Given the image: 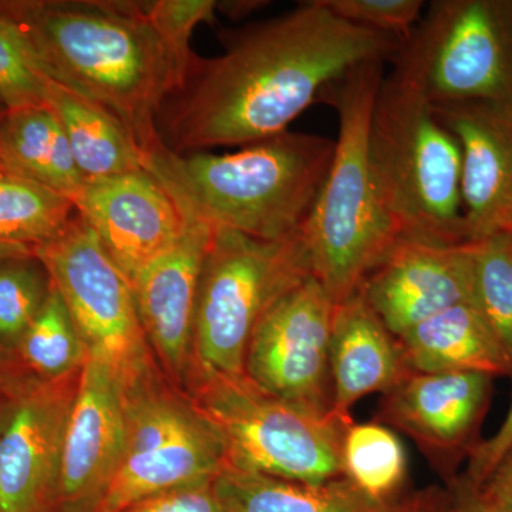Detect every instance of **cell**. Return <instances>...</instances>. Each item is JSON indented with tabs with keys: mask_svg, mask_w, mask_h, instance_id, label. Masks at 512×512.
Masks as SVG:
<instances>
[{
	"mask_svg": "<svg viewBox=\"0 0 512 512\" xmlns=\"http://www.w3.org/2000/svg\"><path fill=\"white\" fill-rule=\"evenodd\" d=\"M224 52L195 56L157 128L171 153L245 147L288 131L326 90L363 63H392L396 37L346 22L320 0L218 33Z\"/></svg>",
	"mask_w": 512,
	"mask_h": 512,
	"instance_id": "1",
	"label": "cell"
},
{
	"mask_svg": "<svg viewBox=\"0 0 512 512\" xmlns=\"http://www.w3.org/2000/svg\"><path fill=\"white\" fill-rule=\"evenodd\" d=\"M47 77L99 103L127 128L150 165L167 147L157 119L181 87L144 2L0 0Z\"/></svg>",
	"mask_w": 512,
	"mask_h": 512,
	"instance_id": "2",
	"label": "cell"
},
{
	"mask_svg": "<svg viewBox=\"0 0 512 512\" xmlns=\"http://www.w3.org/2000/svg\"><path fill=\"white\" fill-rule=\"evenodd\" d=\"M335 140L284 131L235 153L165 150L148 170L212 227L264 241L302 235L328 177Z\"/></svg>",
	"mask_w": 512,
	"mask_h": 512,
	"instance_id": "3",
	"label": "cell"
},
{
	"mask_svg": "<svg viewBox=\"0 0 512 512\" xmlns=\"http://www.w3.org/2000/svg\"><path fill=\"white\" fill-rule=\"evenodd\" d=\"M384 62L360 64L326 90L339 131L328 177L302 229L312 274L335 305L352 298L400 237L384 211L369 156Z\"/></svg>",
	"mask_w": 512,
	"mask_h": 512,
	"instance_id": "4",
	"label": "cell"
},
{
	"mask_svg": "<svg viewBox=\"0 0 512 512\" xmlns=\"http://www.w3.org/2000/svg\"><path fill=\"white\" fill-rule=\"evenodd\" d=\"M377 192L400 238L471 244L461 200V148L431 106L392 73L384 76L370 123Z\"/></svg>",
	"mask_w": 512,
	"mask_h": 512,
	"instance_id": "5",
	"label": "cell"
},
{
	"mask_svg": "<svg viewBox=\"0 0 512 512\" xmlns=\"http://www.w3.org/2000/svg\"><path fill=\"white\" fill-rule=\"evenodd\" d=\"M185 386L220 437L228 468L309 484L343 476L342 441L350 424L333 414L286 402L245 375L192 372Z\"/></svg>",
	"mask_w": 512,
	"mask_h": 512,
	"instance_id": "6",
	"label": "cell"
},
{
	"mask_svg": "<svg viewBox=\"0 0 512 512\" xmlns=\"http://www.w3.org/2000/svg\"><path fill=\"white\" fill-rule=\"evenodd\" d=\"M392 66L431 107L512 113V0H434Z\"/></svg>",
	"mask_w": 512,
	"mask_h": 512,
	"instance_id": "7",
	"label": "cell"
},
{
	"mask_svg": "<svg viewBox=\"0 0 512 512\" xmlns=\"http://www.w3.org/2000/svg\"><path fill=\"white\" fill-rule=\"evenodd\" d=\"M312 275L302 235L264 241L214 227L195 305L191 373L244 375L245 353L258 323Z\"/></svg>",
	"mask_w": 512,
	"mask_h": 512,
	"instance_id": "8",
	"label": "cell"
},
{
	"mask_svg": "<svg viewBox=\"0 0 512 512\" xmlns=\"http://www.w3.org/2000/svg\"><path fill=\"white\" fill-rule=\"evenodd\" d=\"M82 340L109 367L124 394L153 382L150 345L133 288L79 212L66 232L33 249Z\"/></svg>",
	"mask_w": 512,
	"mask_h": 512,
	"instance_id": "9",
	"label": "cell"
},
{
	"mask_svg": "<svg viewBox=\"0 0 512 512\" xmlns=\"http://www.w3.org/2000/svg\"><path fill=\"white\" fill-rule=\"evenodd\" d=\"M124 402L123 453L96 512H123L150 495L214 480L227 467L220 437L190 400L150 382Z\"/></svg>",
	"mask_w": 512,
	"mask_h": 512,
	"instance_id": "10",
	"label": "cell"
},
{
	"mask_svg": "<svg viewBox=\"0 0 512 512\" xmlns=\"http://www.w3.org/2000/svg\"><path fill=\"white\" fill-rule=\"evenodd\" d=\"M335 306L313 275L282 296L252 333L244 375L265 392L330 416L329 345Z\"/></svg>",
	"mask_w": 512,
	"mask_h": 512,
	"instance_id": "11",
	"label": "cell"
},
{
	"mask_svg": "<svg viewBox=\"0 0 512 512\" xmlns=\"http://www.w3.org/2000/svg\"><path fill=\"white\" fill-rule=\"evenodd\" d=\"M493 379L473 372H410L384 394L377 421L409 436L443 476L453 477L480 444Z\"/></svg>",
	"mask_w": 512,
	"mask_h": 512,
	"instance_id": "12",
	"label": "cell"
},
{
	"mask_svg": "<svg viewBox=\"0 0 512 512\" xmlns=\"http://www.w3.org/2000/svg\"><path fill=\"white\" fill-rule=\"evenodd\" d=\"M73 202L130 284L185 227L183 205L148 168L86 180Z\"/></svg>",
	"mask_w": 512,
	"mask_h": 512,
	"instance_id": "13",
	"label": "cell"
},
{
	"mask_svg": "<svg viewBox=\"0 0 512 512\" xmlns=\"http://www.w3.org/2000/svg\"><path fill=\"white\" fill-rule=\"evenodd\" d=\"M80 369L59 379L37 380L13 400L0 436V512L55 508L64 429Z\"/></svg>",
	"mask_w": 512,
	"mask_h": 512,
	"instance_id": "14",
	"label": "cell"
},
{
	"mask_svg": "<svg viewBox=\"0 0 512 512\" xmlns=\"http://www.w3.org/2000/svg\"><path fill=\"white\" fill-rule=\"evenodd\" d=\"M126 436V402L109 367L87 356L64 429L55 507L92 508L119 467Z\"/></svg>",
	"mask_w": 512,
	"mask_h": 512,
	"instance_id": "15",
	"label": "cell"
},
{
	"mask_svg": "<svg viewBox=\"0 0 512 512\" xmlns=\"http://www.w3.org/2000/svg\"><path fill=\"white\" fill-rule=\"evenodd\" d=\"M177 200L185 211L183 234L136 276L131 288L148 345L165 372L185 386L192 369L198 286L214 227Z\"/></svg>",
	"mask_w": 512,
	"mask_h": 512,
	"instance_id": "16",
	"label": "cell"
},
{
	"mask_svg": "<svg viewBox=\"0 0 512 512\" xmlns=\"http://www.w3.org/2000/svg\"><path fill=\"white\" fill-rule=\"evenodd\" d=\"M357 293L399 339L424 320L470 302L471 244L400 238Z\"/></svg>",
	"mask_w": 512,
	"mask_h": 512,
	"instance_id": "17",
	"label": "cell"
},
{
	"mask_svg": "<svg viewBox=\"0 0 512 512\" xmlns=\"http://www.w3.org/2000/svg\"><path fill=\"white\" fill-rule=\"evenodd\" d=\"M461 148V200L470 241L512 234V113L431 107Z\"/></svg>",
	"mask_w": 512,
	"mask_h": 512,
	"instance_id": "18",
	"label": "cell"
},
{
	"mask_svg": "<svg viewBox=\"0 0 512 512\" xmlns=\"http://www.w3.org/2000/svg\"><path fill=\"white\" fill-rule=\"evenodd\" d=\"M332 414L352 424V407L372 393L386 394L409 375L399 340L355 293L335 306L329 345Z\"/></svg>",
	"mask_w": 512,
	"mask_h": 512,
	"instance_id": "19",
	"label": "cell"
},
{
	"mask_svg": "<svg viewBox=\"0 0 512 512\" xmlns=\"http://www.w3.org/2000/svg\"><path fill=\"white\" fill-rule=\"evenodd\" d=\"M404 365L412 373L473 372L510 376L503 348L470 302L424 320L399 339Z\"/></svg>",
	"mask_w": 512,
	"mask_h": 512,
	"instance_id": "20",
	"label": "cell"
},
{
	"mask_svg": "<svg viewBox=\"0 0 512 512\" xmlns=\"http://www.w3.org/2000/svg\"><path fill=\"white\" fill-rule=\"evenodd\" d=\"M45 101L59 120L74 163L86 180L148 168L146 154L127 128L90 97L49 79Z\"/></svg>",
	"mask_w": 512,
	"mask_h": 512,
	"instance_id": "21",
	"label": "cell"
},
{
	"mask_svg": "<svg viewBox=\"0 0 512 512\" xmlns=\"http://www.w3.org/2000/svg\"><path fill=\"white\" fill-rule=\"evenodd\" d=\"M0 168L72 201L86 183L66 134L47 104L8 109L0 116Z\"/></svg>",
	"mask_w": 512,
	"mask_h": 512,
	"instance_id": "22",
	"label": "cell"
},
{
	"mask_svg": "<svg viewBox=\"0 0 512 512\" xmlns=\"http://www.w3.org/2000/svg\"><path fill=\"white\" fill-rule=\"evenodd\" d=\"M214 484L225 512H390L394 504L369 497L343 476L309 484L225 467Z\"/></svg>",
	"mask_w": 512,
	"mask_h": 512,
	"instance_id": "23",
	"label": "cell"
},
{
	"mask_svg": "<svg viewBox=\"0 0 512 512\" xmlns=\"http://www.w3.org/2000/svg\"><path fill=\"white\" fill-rule=\"evenodd\" d=\"M76 215L66 195L18 175H0V242L42 247L62 237Z\"/></svg>",
	"mask_w": 512,
	"mask_h": 512,
	"instance_id": "24",
	"label": "cell"
},
{
	"mask_svg": "<svg viewBox=\"0 0 512 512\" xmlns=\"http://www.w3.org/2000/svg\"><path fill=\"white\" fill-rule=\"evenodd\" d=\"M402 441L379 421L352 423L342 441V473L369 497L392 501L406 478Z\"/></svg>",
	"mask_w": 512,
	"mask_h": 512,
	"instance_id": "25",
	"label": "cell"
},
{
	"mask_svg": "<svg viewBox=\"0 0 512 512\" xmlns=\"http://www.w3.org/2000/svg\"><path fill=\"white\" fill-rule=\"evenodd\" d=\"M470 303L503 348L512 370V234L471 242Z\"/></svg>",
	"mask_w": 512,
	"mask_h": 512,
	"instance_id": "26",
	"label": "cell"
},
{
	"mask_svg": "<svg viewBox=\"0 0 512 512\" xmlns=\"http://www.w3.org/2000/svg\"><path fill=\"white\" fill-rule=\"evenodd\" d=\"M15 352L39 380L59 379L82 367L86 350L53 284L45 305L20 339Z\"/></svg>",
	"mask_w": 512,
	"mask_h": 512,
	"instance_id": "27",
	"label": "cell"
},
{
	"mask_svg": "<svg viewBox=\"0 0 512 512\" xmlns=\"http://www.w3.org/2000/svg\"><path fill=\"white\" fill-rule=\"evenodd\" d=\"M49 275L35 255L0 262V343L15 350L50 292Z\"/></svg>",
	"mask_w": 512,
	"mask_h": 512,
	"instance_id": "28",
	"label": "cell"
},
{
	"mask_svg": "<svg viewBox=\"0 0 512 512\" xmlns=\"http://www.w3.org/2000/svg\"><path fill=\"white\" fill-rule=\"evenodd\" d=\"M47 80L26 37L0 12V101L6 109L46 104Z\"/></svg>",
	"mask_w": 512,
	"mask_h": 512,
	"instance_id": "29",
	"label": "cell"
},
{
	"mask_svg": "<svg viewBox=\"0 0 512 512\" xmlns=\"http://www.w3.org/2000/svg\"><path fill=\"white\" fill-rule=\"evenodd\" d=\"M218 2L214 0H156L144 2L151 25L161 37L168 53L173 57L180 76L181 87L190 72L192 53L190 40L201 23H212ZM180 87V89H181ZM178 89V90H180ZM177 90V92H178Z\"/></svg>",
	"mask_w": 512,
	"mask_h": 512,
	"instance_id": "30",
	"label": "cell"
},
{
	"mask_svg": "<svg viewBox=\"0 0 512 512\" xmlns=\"http://www.w3.org/2000/svg\"><path fill=\"white\" fill-rule=\"evenodd\" d=\"M336 16L403 43L423 15L421 0H320Z\"/></svg>",
	"mask_w": 512,
	"mask_h": 512,
	"instance_id": "31",
	"label": "cell"
},
{
	"mask_svg": "<svg viewBox=\"0 0 512 512\" xmlns=\"http://www.w3.org/2000/svg\"><path fill=\"white\" fill-rule=\"evenodd\" d=\"M214 481H197L150 495L123 512H225Z\"/></svg>",
	"mask_w": 512,
	"mask_h": 512,
	"instance_id": "32",
	"label": "cell"
},
{
	"mask_svg": "<svg viewBox=\"0 0 512 512\" xmlns=\"http://www.w3.org/2000/svg\"><path fill=\"white\" fill-rule=\"evenodd\" d=\"M512 447V404L504 423L491 439L481 440L480 444L468 458L467 474L464 480L481 487L497 466L498 461Z\"/></svg>",
	"mask_w": 512,
	"mask_h": 512,
	"instance_id": "33",
	"label": "cell"
},
{
	"mask_svg": "<svg viewBox=\"0 0 512 512\" xmlns=\"http://www.w3.org/2000/svg\"><path fill=\"white\" fill-rule=\"evenodd\" d=\"M37 380L23 365L18 353L0 343V394L16 399Z\"/></svg>",
	"mask_w": 512,
	"mask_h": 512,
	"instance_id": "34",
	"label": "cell"
},
{
	"mask_svg": "<svg viewBox=\"0 0 512 512\" xmlns=\"http://www.w3.org/2000/svg\"><path fill=\"white\" fill-rule=\"evenodd\" d=\"M478 488L500 512H512V447Z\"/></svg>",
	"mask_w": 512,
	"mask_h": 512,
	"instance_id": "35",
	"label": "cell"
},
{
	"mask_svg": "<svg viewBox=\"0 0 512 512\" xmlns=\"http://www.w3.org/2000/svg\"><path fill=\"white\" fill-rule=\"evenodd\" d=\"M453 493H446L440 488H427L399 503H394L390 512H448Z\"/></svg>",
	"mask_w": 512,
	"mask_h": 512,
	"instance_id": "36",
	"label": "cell"
},
{
	"mask_svg": "<svg viewBox=\"0 0 512 512\" xmlns=\"http://www.w3.org/2000/svg\"><path fill=\"white\" fill-rule=\"evenodd\" d=\"M448 512H500L483 494L463 477L454 483L453 501Z\"/></svg>",
	"mask_w": 512,
	"mask_h": 512,
	"instance_id": "37",
	"label": "cell"
},
{
	"mask_svg": "<svg viewBox=\"0 0 512 512\" xmlns=\"http://www.w3.org/2000/svg\"><path fill=\"white\" fill-rule=\"evenodd\" d=\"M265 2L261 0H235V2H218L217 9L234 19H241L251 15L255 10L264 8Z\"/></svg>",
	"mask_w": 512,
	"mask_h": 512,
	"instance_id": "38",
	"label": "cell"
},
{
	"mask_svg": "<svg viewBox=\"0 0 512 512\" xmlns=\"http://www.w3.org/2000/svg\"><path fill=\"white\" fill-rule=\"evenodd\" d=\"M33 255V249L23 247V245L6 244L0 242V262L8 261V259L22 258V256Z\"/></svg>",
	"mask_w": 512,
	"mask_h": 512,
	"instance_id": "39",
	"label": "cell"
},
{
	"mask_svg": "<svg viewBox=\"0 0 512 512\" xmlns=\"http://www.w3.org/2000/svg\"><path fill=\"white\" fill-rule=\"evenodd\" d=\"M13 400L9 397L0 394V436H2L3 429H5L6 421H8L10 409H12Z\"/></svg>",
	"mask_w": 512,
	"mask_h": 512,
	"instance_id": "40",
	"label": "cell"
},
{
	"mask_svg": "<svg viewBox=\"0 0 512 512\" xmlns=\"http://www.w3.org/2000/svg\"><path fill=\"white\" fill-rule=\"evenodd\" d=\"M6 110L8 109H6L5 104H3L2 101H0V116H2V114L5 113Z\"/></svg>",
	"mask_w": 512,
	"mask_h": 512,
	"instance_id": "41",
	"label": "cell"
},
{
	"mask_svg": "<svg viewBox=\"0 0 512 512\" xmlns=\"http://www.w3.org/2000/svg\"><path fill=\"white\" fill-rule=\"evenodd\" d=\"M2 174H3V171H2V168H0V175H2Z\"/></svg>",
	"mask_w": 512,
	"mask_h": 512,
	"instance_id": "42",
	"label": "cell"
}]
</instances>
